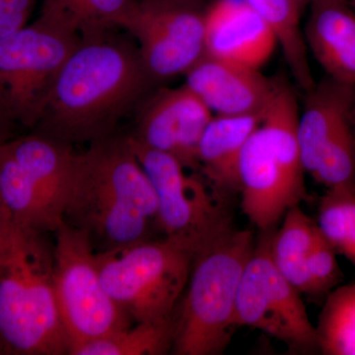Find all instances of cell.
<instances>
[{
    "label": "cell",
    "mask_w": 355,
    "mask_h": 355,
    "mask_svg": "<svg viewBox=\"0 0 355 355\" xmlns=\"http://www.w3.org/2000/svg\"><path fill=\"white\" fill-rule=\"evenodd\" d=\"M118 32L80 42L62 65L33 132L67 146L113 137L146 101L153 79L137 44Z\"/></svg>",
    "instance_id": "obj_1"
},
{
    "label": "cell",
    "mask_w": 355,
    "mask_h": 355,
    "mask_svg": "<svg viewBox=\"0 0 355 355\" xmlns=\"http://www.w3.org/2000/svg\"><path fill=\"white\" fill-rule=\"evenodd\" d=\"M156 217L155 191L127 137L114 135L78 153L64 220L97 252L146 240Z\"/></svg>",
    "instance_id": "obj_2"
},
{
    "label": "cell",
    "mask_w": 355,
    "mask_h": 355,
    "mask_svg": "<svg viewBox=\"0 0 355 355\" xmlns=\"http://www.w3.org/2000/svg\"><path fill=\"white\" fill-rule=\"evenodd\" d=\"M46 232L0 221V354H69L55 288L53 246Z\"/></svg>",
    "instance_id": "obj_3"
},
{
    "label": "cell",
    "mask_w": 355,
    "mask_h": 355,
    "mask_svg": "<svg viewBox=\"0 0 355 355\" xmlns=\"http://www.w3.org/2000/svg\"><path fill=\"white\" fill-rule=\"evenodd\" d=\"M254 245L252 231L240 230L232 223L198 245L188 286L174 315L172 354L225 352L237 328L236 297Z\"/></svg>",
    "instance_id": "obj_4"
},
{
    "label": "cell",
    "mask_w": 355,
    "mask_h": 355,
    "mask_svg": "<svg viewBox=\"0 0 355 355\" xmlns=\"http://www.w3.org/2000/svg\"><path fill=\"white\" fill-rule=\"evenodd\" d=\"M299 112L293 91L277 83L260 125L242 151L241 209L261 232L277 228L287 210L309 198L298 144Z\"/></svg>",
    "instance_id": "obj_5"
},
{
    "label": "cell",
    "mask_w": 355,
    "mask_h": 355,
    "mask_svg": "<svg viewBox=\"0 0 355 355\" xmlns=\"http://www.w3.org/2000/svg\"><path fill=\"white\" fill-rule=\"evenodd\" d=\"M196 248L177 238L132 243L96 252L103 286L133 320L174 316L190 279Z\"/></svg>",
    "instance_id": "obj_6"
},
{
    "label": "cell",
    "mask_w": 355,
    "mask_h": 355,
    "mask_svg": "<svg viewBox=\"0 0 355 355\" xmlns=\"http://www.w3.org/2000/svg\"><path fill=\"white\" fill-rule=\"evenodd\" d=\"M78 151L30 132L0 144V200L11 218L53 233L64 221Z\"/></svg>",
    "instance_id": "obj_7"
},
{
    "label": "cell",
    "mask_w": 355,
    "mask_h": 355,
    "mask_svg": "<svg viewBox=\"0 0 355 355\" xmlns=\"http://www.w3.org/2000/svg\"><path fill=\"white\" fill-rule=\"evenodd\" d=\"M78 44L37 20L0 39V121L11 132L36 128L62 65Z\"/></svg>",
    "instance_id": "obj_8"
},
{
    "label": "cell",
    "mask_w": 355,
    "mask_h": 355,
    "mask_svg": "<svg viewBox=\"0 0 355 355\" xmlns=\"http://www.w3.org/2000/svg\"><path fill=\"white\" fill-rule=\"evenodd\" d=\"M53 233L55 296L70 354L79 345L113 335L132 323L103 286L88 236L64 220Z\"/></svg>",
    "instance_id": "obj_9"
},
{
    "label": "cell",
    "mask_w": 355,
    "mask_h": 355,
    "mask_svg": "<svg viewBox=\"0 0 355 355\" xmlns=\"http://www.w3.org/2000/svg\"><path fill=\"white\" fill-rule=\"evenodd\" d=\"M273 230L261 232L243 272L236 297V324L277 338L291 354H319L316 328L311 323L300 292L270 258Z\"/></svg>",
    "instance_id": "obj_10"
},
{
    "label": "cell",
    "mask_w": 355,
    "mask_h": 355,
    "mask_svg": "<svg viewBox=\"0 0 355 355\" xmlns=\"http://www.w3.org/2000/svg\"><path fill=\"white\" fill-rule=\"evenodd\" d=\"M127 137L153 184L156 221L167 237L184 240L197 249L210 235L232 223L227 202L217 197L207 181L188 174V168L174 156Z\"/></svg>",
    "instance_id": "obj_11"
},
{
    "label": "cell",
    "mask_w": 355,
    "mask_h": 355,
    "mask_svg": "<svg viewBox=\"0 0 355 355\" xmlns=\"http://www.w3.org/2000/svg\"><path fill=\"white\" fill-rule=\"evenodd\" d=\"M125 31L154 81L186 74L205 55V11L198 0L139 3Z\"/></svg>",
    "instance_id": "obj_12"
},
{
    "label": "cell",
    "mask_w": 355,
    "mask_h": 355,
    "mask_svg": "<svg viewBox=\"0 0 355 355\" xmlns=\"http://www.w3.org/2000/svg\"><path fill=\"white\" fill-rule=\"evenodd\" d=\"M214 116L184 84L147 98L130 137L149 148L174 156L188 169H198V146Z\"/></svg>",
    "instance_id": "obj_13"
},
{
    "label": "cell",
    "mask_w": 355,
    "mask_h": 355,
    "mask_svg": "<svg viewBox=\"0 0 355 355\" xmlns=\"http://www.w3.org/2000/svg\"><path fill=\"white\" fill-rule=\"evenodd\" d=\"M184 85L214 116L263 114L277 83L251 69L205 55L186 74Z\"/></svg>",
    "instance_id": "obj_14"
},
{
    "label": "cell",
    "mask_w": 355,
    "mask_h": 355,
    "mask_svg": "<svg viewBox=\"0 0 355 355\" xmlns=\"http://www.w3.org/2000/svg\"><path fill=\"white\" fill-rule=\"evenodd\" d=\"M277 35L245 0H217L205 10V55L254 69L272 57Z\"/></svg>",
    "instance_id": "obj_15"
},
{
    "label": "cell",
    "mask_w": 355,
    "mask_h": 355,
    "mask_svg": "<svg viewBox=\"0 0 355 355\" xmlns=\"http://www.w3.org/2000/svg\"><path fill=\"white\" fill-rule=\"evenodd\" d=\"M354 85L327 76L306 93L297 125L299 149L306 173L311 175L324 149L354 123Z\"/></svg>",
    "instance_id": "obj_16"
},
{
    "label": "cell",
    "mask_w": 355,
    "mask_h": 355,
    "mask_svg": "<svg viewBox=\"0 0 355 355\" xmlns=\"http://www.w3.org/2000/svg\"><path fill=\"white\" fill-rule=\"evenodd\" d=\"M303 32L327 76L355 86V9L349 0H313Z\"/></svg>",
    "instance_id": "obj_17"
},
{
    "label": "cell",
    "mask_w": 355,
    "mask_h": 355,
    "mask_svg": "<svg viewBox=\"0 0 355 355\" xmlns=\"http://www.w3.org/2000/svg\"><path fill=\"white\" fill-rule=\"evenodd\" d=\"M263 114L214 116L203 132L198 146V169L217 197L225 202L236 193L240 195L242 151L260 125Z\"/></svg>",
    "instance_id": "obj_18"
},
{
    "label": "cell",
    "mask_w": 355,
    "mask_h": 355,
    "mask_svg": "<svg viewBox=\"0 0 355 355\" xmlns=\"http://www.w3.org/2000/svg\"><path fill=\"white\" fill-rule=\"evenodd\" d=\"M38 22L80 43L125 30L139 0H41Z\"/></svg>",
    "instance_id": "obj_19"
},
{
    "label": "cell",
    "mask_w": 355,
    "mask_h": 355,
    "mask_svg": "<svg viewBox=\"0 0 355 355\" xmlns=\"http://www.w3.org/2000/svg\"><path fill=\"white\" fill-rule=\"evenodd\" d=\"M279 228L270 237V258L279 272L300 293L307 294V261L318 225L300 205L287 210Z\"/></svg>",
    "instance_id": "obj_20"
},
{
    "label": "cell",
    "mask_w": 355,
    "mask_h": 355,
    "mask_svg": "<svg viewBox=\"0 0 355 355\" xmlns=\"http://www.w3.org/2000/svg\"><path fill=\"white\" fill-rule=\"evenodd\" d=\"M260 13L277 35L284 60L299 87L305 93L315 83L308 60V48L300 29L301 8L294 0H245Z\"/></svg>",
    "instance_id": "obj_21"
},
{
    "label": "cell",
    "mask_w": 355,
    "mask_h": 355,
    "mask_svg": "<svg viewBox=\"0 0 355 355\" xmlns=\"http://www.w3.org/2000/svg\"><path fill=\"white\" fill-rule=\"evenodd\" d=\"M175 315V314H174ZM175 318L140 322L113 335L91 340L70 352L71 355H161L171 352Z\"/></svg>",
    "instance_id": "obj_22"
},
{
    "label": "cell",
    "mask_w": 355,
    "mask_h": 355,
    "mask_svg": "<svg viewBox=\"0 0 355 355\" xmlns=\"http://www.w3.org/2000/svg\"><path fill=\"white\" fill-rule=\"evenodd\" d=\"M315 328L319 354L355 355V282L327 296Z\"/></svg>",
    "instance_id": "obj_23"
},
{
    "label": "cell",
    "mask_w": 355,
    "mask_h": 355,
    "mask_svg": "<svg viewBox=\"0 0 355 355\" xmlns=\"http://www.w3.org/2000/svg\"><path fill=\"white\" fill-rule=\"evenodd\" d=\"M317 225L336 254L355 270V189L326 190L320 198Z\"/></svg>",
    "instance_id": "obj_24"
},
{
    "label": "cell",
    "mask_w": 355,
    "mask_h": 355,
    "mask_svg": "<svg viewBox=\"0 0 355 355\" xmlns=\"http://www.w3.org/2000/svg\"><path fill=\"white\" fill-rule=\"evenodd\" d=\"M308 292L314 302L323 303L336 287L340 286L343 273L336 260V253L318 228L307 261Z\"/></svg>",
    "instance_id": "obj_25"
},
{
    "label": "cell",
    "mask_w": 355,
    "mask_h": 355,
    "mask_svg": "<svg viewBox=\"0 0 355 355\" xmlns=\"http://www.w3.org/2000/svg\"><path fill=\"white\" fill-rule=\"evenodd\" d=\"M41 0H0V39L28 25Z\"/></svg>",
    "instance_id": "obj_26"
},
{
    "label": "cell",
    "mask_w": 355,
    "mask_h": 355,
    "mask_svg": "<svg viewBox=\"0 0 355 355\" xmlns=\"http://www.w3.org/2000/svg\"><path fill=\"white\" fill-rule=\"evenodd\" d=\"M12 137V132L0 121V144H2V142L6 141L7 139H11Z\"/></svg>",
    "instance_id": "obj_27"
},
{
    "label": "cell",
    "mask_w": 355,
    "mask_h": 355,
    "mask_svg": "<svg viewBox=\"0 0 355 355\" xmlns=\"http://www.w3.org/2000/svg\"><path fill=\"white\" fill-rule=\"evenodd\" d=\"M294 1L296 2V3L298 4L299 7H300L301 9L303 8L307 3H311V2L313 1V0H294Z\"/></svg>",
    "instance_id": "obj_28"
},
{
    "label": "cell",
    "mask_w": 355,
    "mask_h": 355,
    "mask_svg": "<svg viewBox=\"0 0 355 355\" xmlns=\"http://www.w3.org/2000/svg\"><path fill=\"white\" fill-rule=\"evenodd\" d=\"M169 1V0H139V3H151V2Z\"/></svg>",
    "instance_id": "obj_29"
},
{
    "label": "cell",
    "mask_w": 355,
    "mask_h": 355,
    "mask_svg": "<svg viewBox=\"0 0 355 355\" xmlns=\"http://www.w3.org/2000/svg\"><path fill=\"white\" fill-rule=\"evenodd\" d=\"M1 217H2V205H1V200H0V221H1Z\"/></svg>",
    "instance_id": "obj_30"
},
{
    "label": "cell",
    "mask_w": 355,
    "mask_h": 355,
    "mask_svg": "<svg viewBox=\"0 0 355 355\" xmlns=\"http://www.w3.org/2000/svg\"><path fill=\"white\" fill-rule=\"evenodd\" d=\"M350 4H352V7L355 9V0H349Z\"/></svg>",
    "instance_id": "obj_31"
},
{
    "label": "cell",
    "mask_w": 355,
    "mask_h": 355,
    "mask_svg": "<svg viewBox=\"0 0 355 355\" xmlns=\"http://www.w3.org/2000/svg\"><path fill=\"white\" fill-rule=\"evenodd\" d=\"M354 128H355V114H354Z\"/></svg>",
    "instance_id": "obj_32"
}]
</instances>
